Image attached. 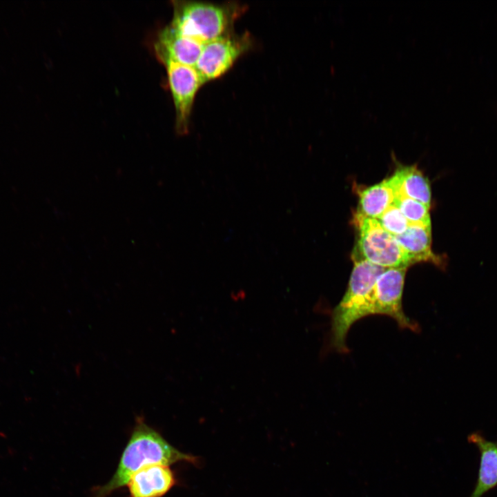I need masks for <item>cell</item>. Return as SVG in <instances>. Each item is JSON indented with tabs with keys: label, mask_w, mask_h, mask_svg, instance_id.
Listing matches in <instances>:
<instances>
[{
	"label": "cell",
	"mask_w": 497,
	"mask_h": 497,
	"mask_svg": "<svg viewBox=\"0 0 497 497\" xmlns=\"http://www.w3.org/2000/svg\"><path fill=\"white\" fill-rule=\"evenodd\" d=\"M178 462L197 464L198 458L172 446L143 417L137 416L115 472L105 485L94 488L91 497H108L115 490L127 485L131 477L146 466H169Z\"/></svg>",
	"instance_id": "cell-1"
},
{
	"label": "cell",
	"mask_w": 497,
	"mask_h": 497,
	"mask_svg": "<svg viewBox=\"0 0 497 497\" xmlns=\"http://www.w3.org/2000/svg\"><path fill=\"white\" fill-rule=\"evenodd\" d=\"M169 26L183 36L203 44L233 32L235 21L248 6L237 1L216 3L198 1H173Z\"/></svg>",
	"instance_id": "cell-2"
},
{
	"label": "cell",
	"mask_w": 497,
	"mask_h": 497,
	"mask_svg": "<svg viewBox=\"0 0 497 497\" xmlns=\"http://www.w3.org/2000/svg\"><path fill=\"white\" fill-rule=\"evenodd\" d=\"M353 260L354 265L347 291L331 312L330 344L340 353L349 351L346 338L351 326L372 315L374 286L385 270L364 260Z\"/></svg>",
	"instance_id": "cell-3"
},
{
	"label": "cell",
	"mask_w": 497,
	"mask_h": 497,
	"mask_svg": "<svg viewBox=\"0 0 497 497\" xmlns=\"http://www.w3.org/2000/svg\"><path fill=\"white\" fill-rule=\"evenodd\" d=\"M353 222L358 231L357 248L353 260H364L384 268H408L413 264L395 237L376 220L355 213Z\"/></svg>",
	"instance_id": "cell-4"
},
{
	"label": "cell",
	"mask_w": 497,
	"mask_h": 497,
	"mask_svg": "<svg viewBox=\"0 0 497 497\" xmlns=\"http://www.w3.org/2000/svg\"><path fill=\"white\" fill-rule=\"evenodd\" d=\"M253 44L249 32L234 31L204 43L195 66L204 84L224 75Z\"/></svg>",
	"instance_id": "cell-5"
},
{
	"label": "cell",
	"mask_w": 497,
	"mask_h": 497,
	"mask_svg": "<svg viewBox=\"0 0 497 497\" xmlns=\"http://www.w3.org/2000/svg\"><path fill=\"white\" fill-rule=\"evenodd\" d=\"M163 65L174 104L175 130L178 135H186L196 95L204 83L195 67L173 61Z\"/></svg>",
	"instance_id": "cell-6"
},
{
	"label": "cell",
	"mask_w": 497,
	"mask_h": 497,
	"mask_svg": "<svg viewBox=\"0 0 497 497\" xmlns=\"http://www.w3.org/2000/svg\"><path fill=\"white\" fill-rule=\"evenodd\" d=\"M407 268H391L378 277L373 293L372 315L392 318L402 329L413 331L418 326L408 318L402 307V293Z\"/></svg>",
	"instance_id": "cell-7"
},
{
	"label": "cell",
	"mask_w": 497,
	"mask_h": 497,
	"mask_svg": "<svg viewBox=\"0 0 497 497\" xmlns=\"http://www.w3.org/2000/svg\"><path fill=\"white\" fill-rule=\"evenodd\" d=\"M203 46L195 39L182 35L168 25L158 32L154 50L162 64L173 61L195 67Z\"/></svg>",
	"instance_id": "cell-8"
},
{
	"label": "cell",
	"mask_w": 497,
	"mask_h": 497,
	"mask_svg": "<svg viewBox=\"0 0 497 497\" xmlns=\"http://www.w3.org/2000/svg\"><path fill=\"white\" fill-rule=\"evenodd\" d=\"M176 484L169 466L153 465L135 473L127 484L130 497H162Z\"/></svg>",
	"instance_id": "cell-9"
},
{
	"label": "cell",
	"mask_w": 497,
	"mask_h": 497,
	"mask_svg": "<svg viewBox=\"0 0 497 497\" xmlns=\"http://www.w3.org/2000/svg\"><path fill=\"white\" fill-rule=\"evenodd\" d=\"M468 441L480 454L477 482L469 497H482L497 486V441L487 440L480 432L469 434Z\"/></svg>",
	"instance_id": "cell-10"
},
{
	"label": "cell",
	"mask_w": 497,
	"mask_h": 497,
	"mask_svg": "<svg viewBox=\"0 0 497 497\" xmlns=\"http://www.w3.org/2000/svg\"><path fill=\"white\" fill-rule=\"evenodd\" d=\"M395 195H402L422 203L430 208L431 193L428 179L416 166H400L386 179Z\"/></svg>",
	"instance_id": "cell-11"
},
{
	"label": "cell",
	"mask_w": 497,
	"mask_h": 497,
	"mask_svg": "<svg viewBox=\"0 0 497 497\" xmlns=\"http://www.w3.org/2000/svg\"><path fill=\"white\" fill-rule=\"evenodd\" d=\"M413 264L430 262L440 265L441 260L431 250V226L410 224L401 235L394 236Z\"/></svg>",
	"instance_id": "cell-12"
},
{
	"label": "cell",
	"mask_w": 497,
	"mask_h": 497,
	"mask_svg": "<svg viewBox=\"0 0 497 497\" xmlns=\"http://www.w3.org/2000/svg\"><path fill=\"white\" fill-rule=\"evenodd\" d=\"M358 213L372 219H378L393 203L395 193L385 179L382 182L363 189L359 194Z\"/></svg>",
	"instance_id": "cell-13"
},
{
	"label": "cell",
	"mask_w": 497,
	"mask_h": 497,
	"mask_svg": "<svg viewBox=\"0 0 497 497\" xmlns=\"http://www.w3.org/2000/svg\"><path fill=\"white\" fill-rule=\"evenodd\" d=\"M393 204L410 224L431 226L429 208L422 203L402 195H395Z\"/></svg>",
	"instance_id": "cell-14"
},
{
	"label": "cell",
	"mask_w": 497,
	"mask_h": 497,
	"mask_svg": "<svg viewBox=\"0 0 497 497\" xmlns=\"http://www.w3.org/2000/svg\"><path fill=\"white\" fill-rule=\"evenodd\" d=\"M377 220L388 233L393 236L402 234L410 225L399 208L393 203Z\"/></svg>",
	"instance_id": "cell-15"
}]
</instances>
